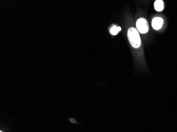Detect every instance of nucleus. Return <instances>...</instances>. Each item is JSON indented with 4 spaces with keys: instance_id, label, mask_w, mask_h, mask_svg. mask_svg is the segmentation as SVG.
Segmentation results:
<instances>
[{
    "instance_id": "f03ea898",
    "label": "nucleus",
    "mask_w": 177,
    "mask_h": 132,
    "mask_svg": "<svg viewBox=\"0 0 177 132\" xmlns=\"http://www.w3.org/2000/svg\"><path fill=\"white\" fill-rule=\"evenodd\" d=\"M136 27L139 32L146 33L148 31V24L147 20L144 18L139 19L136 22Z\"/></svg>"
},
{
    "instance_id": "39448f33",
    "label": "nucleus",
    "mask_w": 177,
    "mask_h": 132,
    "mask_svg": "<svg viewBox=\"0 0 177 132\" xmlns=\"http://www.w3.org/2000/svg\"><path fill=\"white\" fill-rule=\"evenodd\" d=\"M121 27H117L116 25H113V27L111 28L110 30V33L112 34V35H113V36H115V35H117L118 33L119 32V31H121Z\"/></svg>"
},
{
    "instance_id": "20e7f679",
    "label": "nucleus",
    "mask_w": 177,
    "mask_h": 132,
    "mask_svg": "<svg viewBox=\"0 0 177 132\" xmlns=\"http://www.w3.org/2000/svg\"><path fill=\"white\" fill-rule=\"evenodd\" d=\"M155 9L157 11L160 12L164 9V3L162 0H157L154 3Z\"/></svg>"
},
{
    "instance_id": "423d86ee",
    "label": "nucleus",
    "mask_w": 177,
    "mask_h": 132,
    "mask_svg": "<svg viewBox=\"0 0 177 132\" xmlns=\"http://www.w3.org/2000/svg\"><path fill=\"white\" fill-rule=\"evenodd\" d=\"M0 132H2V130H1V131H0Z\"/></svg>"
},
{
    "instance_id": "7ed1b4c3",
    "label": "nucleus",
    "mask_w": 177,
    "mask_h": 132,
    "mask_svg": "<svg viewBox=\"0 0 177 132\" xmlns=\"http://www.w3.org/2000/svg\"><path fill=\"white\" fill-rule=\"evenodd\" d=\"M163 23V20L160 17H156L152 20V26L153 28L154 29L158 30L162 28Z\"/></svg>"
},
{
    "instance_id": "f257e3e1",
    "label": "nucleus",
    "mask_w": 177,
    "mask_h": 132,
    "mask_svg": "<svg viewBox=\"0 0 177 132\" xmlns=\"http://www.w3.org/2000/svg\"><path fill=\"white\" fill-rule=\"evenodd\" d=\"M128 40L131 46L134 48H139L141 45V38L139 33L135 28H130L127 31Z\"/></svg>"
}]
</instances>
